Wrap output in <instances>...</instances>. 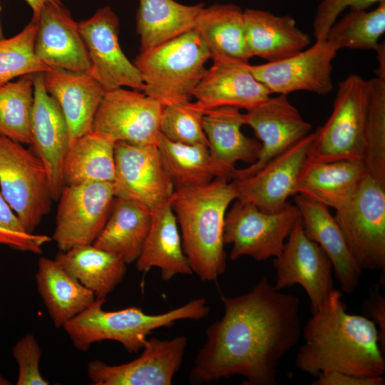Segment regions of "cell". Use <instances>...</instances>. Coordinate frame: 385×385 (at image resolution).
I'll return each instance as SVG.
<instances>
[{"label": "cell", "mask_w": 385, "mask_h": 385, "mask_svg": "<svg viewBox=\"0 0 385 385\" xmlns=\"http://www.w3.org/2000/svg\"><path fill=\"white\" fill-rule=\"evenodd\" d=\"M212 61L192 92L203 111L222 106L247 111L272 95L252 75L248 63L227 58Z\"/></svg>", "instance_id": "obj_21"}, {"label": "cell", "mask_w": 385, "mask_h": 385, "mask_svg": "<svg viewBox=\"0 0 385 385\" xmlns=\"http://www.w3.org/2000/svg\"><path fill=\"white\" fill-rule=\"evenodd\" d=\"M245 113L240 108L222 106L205 111L203 130L215 178L231 180L238 161L250 165L258 158L261 143L242 132Z\"/></svg>", "instance_id": "obj_22"}, {"label": "cell", "mask_w": 385, "mask_h": 385, "mask_svg": "<svg viewBox=\"0 0 385 385\" xmlns=\"http://www.w3.org/2000/svg\"><path fill=\"white\" fill-rule=\"evenodd\" d=\"M210 58L206 43L193 29L153 49L140 52L134 65L144 83L143 93L165 104L190 101Z\"/></svg>", "instance_id": "obj_5"}, {"label": "cell", "mask_w": 385, "mask_h": 385, "mask_svg": "<svg viewBox=\"0 0 385 385\" xmlns=\"http://www.w3.org/2000/svg\"><path fill=\"white\" fill-rule=\"evenodd\" d=\"M34 51L49 68L88 73L91 67L78 23L59 0L46 1L41 8Z\"/></svg>", "instance_id": "obj_20"}, {"label": "cell", "mask_w": 385, "mask_h": 385, "mask_svg": "<svg viewBox=\"0 0 385 385\" xmlns=\"http://www.w3.org/2000/svg\"><path fill=\"white\" fill-rule=\"evenodd\" d=\"M78 26L90 60L88 73L105 91L127 87L143 92L141 75L120 48L119 20L115 12L109 6L100 8L89 19L78 22Z\"/></svg>", "instance_id": "obj_14"}, {"label": "cell", "mask_w": 385, "mask_h": 385, "mask_svg": "<svg viewBox=\"0 0 385 385\" xmlns=\"http://www.w3.org/2000/svg\"><path fill=\"white\" fill-rule=\"evenodd\" d=\"M157 146L175 190L202 185L215 178L207 144H185L160 135Z\"/></svg>", "instance_id": "obj_34"}, {"label": "cell", "mask_w": 385, "mask_h": 385, "mask_svg": "<svg viewBox=\"0 0 385 385\" xmlns=\"http://www.w3.org/2000/svg\"><path fill=\"white\" fill-rule=\"evenodd\" d=\"M106 300L96 298L88 307L62 327L76 349L86 351L94 343L113 340L120 343L128 352L137 353L154 329L170 327L179 320L202 319L210 311L203 297L155 314L145 313L136 307L105 311L103 305Z\"/></svg>", "instance_id": "obj_4"}, {"label": "cell", "mask_w": 385, "mask_h": 385, "mask_svg": "<svg viewBox=\"0 0 385 385\" xmlns=\"http://www.w3.org/2000/svg\"><path fill=\"white\" fill-rule=\"evenodd\" d=\"M367 174L385 183V77L367 81V105L362 148Z\"/></svg>", "instance_id": "obj_35"}, {"label": "cell", "mask_w": 385, "mask_h": 385, "mask_svg": "<svg viewBox=\"0 0 385 385\" xmlns=\"http://www.w3.org/2000/svg\"><path fill=\"white\" fill-rule=\"evenodd\" d=\"M19 369L17 385H48L49 382L41 375L39 362L41 347L31 334L21 337L12 349Z\"/></svg>", "instance_id": "obj_41"}, {"label": "cell", "mask_w": 385, "mask_h": 385, "mask_svg": "<svg viewBox=\"0 0 385 385\" xmlns=\"http://www.w3.org/2000/svg\"><path fill=\"white\" fill-rule=\"evenodd\" d=\"M294 200L306 234L331 260L341 290L354 293L359 284L362 270L352 256L334 216L327 206L301 195H295Z\"/></svg>", "instance_id": "obj_24"}, {"label": "cell", "mask_w": 385, "mask_h": 385, "mask_svg": "<svg viewBox=\"0 0 385 385\" xmlns=\"http://www.w3.org/2000/svg\"><path fill=\"white\" fill-rule=\"evenodd\" d=\"M0 10H1V7H0ZM3 38H4V37L3 31L1 29V22H0V40Z\"/></svg>", "instance_id": "obj_47"}, {"label": "cell", "mask_w": 385, "mask_h": 385, "mask_svg": "<svg viewBox=\"0 0 385 385\" xmlns=\"http://www.w3.org/2000/svg\"><path fill=\"white\" fill-rule=\"evenodd\" d=\"M115 197L138 202L151 210L169 202L175 187L155 145L115 143Z\"/></svg>", "instance_id": "obj_12"}, {"label": "cell", "mask_w": 385, "mask_h": 385, "mask_svg": "<svg viewBox=\"0 0 385 385\" xmlns=\"http://www.w3.org/2000/svg\"><path fill=\"white\" fill-rule=\"evenodd\" d=\"M164 105L133 89L106 91L95 114L92 130L114 143L124 141L157 145Z\"/></svg>", "instance_id": "obj_11"}, {"label": "cell", "mask_w": 385, "mask_h": 385, "mask_svg": "<svg viewBox=\"0 0 385 385\" xmlns=\"http://www.w3.org/2000/svg\"><path fill=\"white\" fill-rule=\"evenodd\" d=\"M204 7L203 3L189 6L174 0H139L136 31L140 38V52L193 30Z\"/></svg>", "instance_id": "obj_31"}, {"label": "cell", "mask_w": 385, "mask_h": 385, "mask_svg": "<svg viewBox=\"0 0 385 385\" xmlns=\"http://www.w3.org/2000/svg\"><path fill=\"white\" fill-rule=\"evenodd\" d=\"M9 381L0 375V384H9Z\"/></svg>", "instance_id": "obj_46"}, {"label": "cell", "mask_w": 385, "mask_h": 385, "mask_svg": "<svg viewBox=\"0 0 385 385\" xmlns=\"http://www.w3.org/2000/svg\"><path fill=\"white\" fill-rule=\"evenodd\" d=\"M222 317L205 330L206 342L191 369L201 384L240 375L246 385H276L281 359L302 334L299 299L263 276L246 294H220Z\"/></svg>", "instance_id": "obj_1"}, {"label": "cell", "mask_w": 385, "mask_h": 385, "mask_svg": "<svg viewBox=\"0 0 385 385\" xmlns=\"http://www.w3.org/2000/svg\"><path fill=\"white\" fill-rule=\"evenodd\" d=\"M299 217L294 204L288 202L280 211L271 213L236 200L227 211L224 225L225 244L232 245L230 259L248 256L265 261L277 257Z\"/></svg>", "instance_id": "obj_9"}, {"label": "cell", "mask_w": 385, "mask_h": 385, "mask_svg": "<svg viewBox=\"0 0 385 385\" xmlns=\"http://www.w3.org/2000/svg\"><path fill=\"white\" fill-rule=\"evenodd\" d=\"M32 9V18L38 20L39 12L43 4L46 1H56L58 0H24Z\"/></svg>", "instance_id": "obj_45"}, {"label": "cell", "mask_w": 385, "mask_h": 385, "mask_svg": "<svg viewBox=\"0 0 385 385\" xmlns=\"http://www.w3.org/2000/svg\"><path fill=\"white\" fill-rule=\"evenodd\" d=\"M338 50L327 39L316 40L310 47L284 59L249 65L255 78L271 94L299 91L326 95L333 88L332 62Z\"/></svg>", "instance_id": "obj_17"}, {"label": "cell", "mask_w": 385, "mask_h": 385, "mask_svg": "<svg viewBox=\"0 0 385 385\" xmlns=\"http://www.w3.org/2000/svg\"><path fill=\"white\" fill-rule=\"evenodd\" d=\"M205 111L190 101L165 103L160 133L168 140L185 144H207L203 130Z\"/></svg>", "instance_id": "obj_39"}, {"label": "cell", "mask_w": 385, "mask_h": 385, "mask_svg": "<svg viewBox=\"0 0 385 385\" xmlns=\"http://www.w3.org/2000/svg\"><path fill=\"white\" fill-rule=\"evenodd\" d=\"M23 145L0 134V188L25 230L33 234L50 212L53 198L42 162Z\"/></svg>", "instance_id": "obj_6"}, {"label": "cell", "mask_w": 385, "mask_h": 385, "mask_svg": "<svg viewBox=\"0 0 385 385\" xmlns=\"http://www.w3.org/2000/svg\"><path fill=\"white\" fill-rule=\"evenodd\" d=\"M245 124L250 126L261 143L257 160L249 166L235 170L232 179L250 175L274 157L307 135L312 125L288 100L287 95L270 96L247 110Z\"/></svg>", "instance_id": "obj_18"}, {"label": "cell", "mask_w": 385, "mask_h": 385, "mask_svg": "<svg viewBox=\"0 0 385 385\" xmlns=\"http://www.w3.org/2000/svg\"><path fill=\"white\" fill-rule=\"evenodd\" d=\"M115 143L93 130L73 140L66 153L64 185L91 181L112 183L115 178Z\"/></svg>", "instance_id": "obj_33"}, {"label": "cell", "mask_w": 385, "mask_h": 385, "mask_svg": "<svg viewBox=\"0 0 385 385\" xmlns=\"http://www.w3.org/2000/svg\"><path fill=\"white\" fill-rule=\"evenodd\" d=\"M135 266L138 272L143 273L153 267L159 268L164 281H170L178 274H193L183 251L170 200L152 211L149 231Z\"/></svg>", "instance_id": "obj_27"}, {"label": "cell", "mask_w": 385, "mask_h": 385, "mask_svg": "<svg viewBox=\"0 0 385 385\" xmlns=\"http://www.w3.org/2000/svg\"><path fill=\"white\" fill-rule=\"evenodd\" d=\"M151 212L138 202L115 197L107 222L93 245L127 265L135 262L149 231Z\"/></svg>", "instance_id": "obj_28"}, {"label": "cell", "mask_w": 385, "mask_h": 385, "mask_svg": "<svg viewBox=\"0 0 385 385\" xmlns=\"http://www.w3.org/2000/svg\"><path fill=\"white\" fill-rule=\"evenodd\" d=\"M114 199L110 183L64 185L58 200L52 236L59 251L92 245L107 222Z\"/></svg>", "instance_id": "obj_10"}, {"label": "cell", "mask_w": 385, "mask_h": 385, "mask_svg": "<svg viewBox=\"0 0 385 385\" xmlns=\"http://www.w3.org/2000/svg\"><path fill=\"white\" fill-rule=\"evenodd\" d=\"M54 260L98 299H106L127 271V265L122 260L93 244L59 251Z\"/></svg>", "instance_id": "obj_32"}, {"label": "cell", "mask_w": 385, "mask_h": 385, "mask_svg": "<svg viewBox=\"0 0 385 385\" xmlns=\"http://www.w3.org/2000/svg\"><path fill=\"white\" fill-rule=\"evenodd\" d=\"M277 290L300 285L315 312L334 289L332 264L322 247L306 234L300 217L296 220L281 253L273 262Z\"/></svg>", "instance_id": "obj_13"}, {"label": "cell", "mask_w": 385, "mask_h": 385, "mask_svg": "<svg viewBox=\"0 0 385 385\" xmlns=\"http://www.w3.org/2000/svg\"><path fill=\"white\" fill-rule=\"evenodd\" d=\"M187 346L185 335L168 340L152 337L145 341L142 354L128 363L90 361L88 377L94 385H170L182 365Z\"/></svg>", "instance_id": "obj_16"}, {"label": "cell", "mask_w": 385, "mask_h": 385, "mask_svg": "<svg viewBox=\"0 0 385 385\" xmlns=\"http://www.w3.org/2000/svg\"><path fill=\"white\" fill-rule=\"evenodd\" d=\"M366 173L361 160L307 161L297 181L296 195L338 210L351 201Z\"/></svg>", "instance_id": "obj_25"}, {"label": "cell", "mask_w": 385, "mask_h": 385, "mask_svg": "<svg viewBox=\"0 0 385 385\" xmlns=\"http://www.w3.org/2000/svg\"><path fill=\"white\" fill-rule=\"evenodd\" d=\"M193 29L206 43L212 60L227 58L248 63L252 57L245 39L243 11L237 4L204 7Z\"/></svg>", "instance_id": "obj_30"}, {"label": "cell", "mask_w": 385, "mask_h": 385, "mask_svg": "<svg viewBox=\"0 0 385 385\" xmlns=\"http://www.w3.org/2000/svg\"><path fill=\"white\" fill-rule=\"evenodd\" d=\"M34 101L32 74L0 86V134L30 145Z\"/></svg>", "instance_id": "obj_37"}, {"label": "cell", "mask_w": 385, "mask_h": 385, "mask_svg": "<svg viewBox=\"0 0 385 385\" xmlns=\"http://www.w3.org/2000/svg\"><path fill=\"white\" fill-rule=\"evenodd\" d=\"M35 277L38 292L57 328L63 327L96 299L91 290L54 260L40 257Z\"/></svg>", "instance_id": "obj_29"}, {"label": "cell", "mask_w": 385, "mask_h": 385, "mask_svg": "<svg viewBox=\"0 0 385 385\" xmlns=\"http://www.w3.org/2000/svg\"><path fill=\"white\" fill-rule=\"evenodd\" d=\"M315 137L316 131L309 133L253 174L232 180L236 200L266 212L282 210L287 199L296 195L297 181Z\"/></svg>", "instance_id": "obj_15"}, {"label": "cell", "mask_w": 385, "mask_h": 385, "mask_svg": "<svg viewBox=\"0 0 385 385\" xmlns=\"http://www.w3.org/2000/svg\"><path fill=\"white\" fill-rule=\"evenodd\" d=\"M334 217L361 269L384 274L385 183L366 173L354 196Z\"/></svg>", "instance_id": "obj_8"}, {"label": "cell", "mask_w": 385, "mask_h": 385, "mask_svg": "<svg viewBox=\"0 0 385 385\" xmlns=\"http://www.w3.org/2000/svg\"><path fill=\"white\" fill-rule=\"evenodd\" d=\"M383 1L385 0H322L312 24L315 41L325 39L329 29L346 9L366 10Z\"/></svg>", "instance_id": "obj_42"}, {"label": "cell", "mask_w": 385, "mask_h": 385, "mask_svg": "<svg viewBox=\"0 0 385 385\" xmlns=\"http://www.w3.org/2000/svg\"><path fill=\"white\" fill-rule=\"evenodd\" d=\"M304 343L295 357L302 372L317 377L327 371L358 376L385 372L377 328L365 316L346 312L341 293L333 289L302 330Z\"/></svg>", "instance_id": "obj_2"}, {"label": "cell", "mask_w": 385, "mask_h": 385, "mask_svg": "<svg viewBox=\"0 0 385 385\" xmlns=\"http://www.w3.org/2000/svg\"><path fill=\"white\" fill-rule=\"evenodd\" d=\"M51 240L46 235L28 233L0 191V244L41 254L42 245Z\"/></svg>", "instance_id": "obj_40"}, {"label": "cell", "mask_w": 385, "mask_h": 385, "mask_svg": "<svg viewBox=\"0 0 385 385\" xmlns=\"http://www.w3.org/2000/svg\"><path fill=\"white\" fill-rule=\"evenodd\" d=\"M43 73L32 74L34 101L30 145L46 169L53 200L58 201L64 187L63 165L70 137L58 103L46 90Z\"/></svg>", "instance_id": "obj_19"}, {"label": "cell", "mask_w": 385, "mask_h": 385, "mask_svg": "<svg viewBox=\"0 0 385 385\" xmlns=\"http://www.w3.org/2000/svg\"><path fill=\"white\" fill-rule=\"evenodd\" d=\"M385 32V1L371 10H350L329 29L325 39L337 50L376 51Z\"/></svg>", "instance_id": "obj_36"}, {"label": "cell", "mask_w": 385, "mask_h": 385, "mask_svg": "<svg viewBox=\"0 0 385 385\" xmlns=\"http://www.w3.org/2000/svg\"><path fill=\"white\" fill-rule=\"evenodd\" d=\"M313 385H384L385 379L379 376H358L340 371H327L319 374Z\"/></svg>", "instance_id": "obj_44"}, {"label": "cell", "mask_w": 385, "mask_h": 385, "mask_svg": "<svg viewBox=\"0 0 385 385\" xmlns=\"http://www.w3.org/2000/svg\"><path fill=\"white\" fill-rule=\"evenodd\" d=\"M363 309L375 324L381 348L385 353V298L380 293L378 285L371 289L369 297L364 303Z\"/></svg>", "instance_id": "obj_43"}, {"label": "cell", "mask_w": 385, "mask_h": 385, "mask_svg": "<svg viewBox=\"0 0 385 385\" xmlns=\"http://www.w3.org/2000/svg\"><path fill=\"white\" fill-rule=\"evenodd\" d=\"M47 92L58 103L66 119L70 142L92 130L93 118L106 93L87 72L51 68L43 73Z\"/></svg>", "instance_id": "obj_23"}, {"label": "cell", "mask_w": 385, "mask_h": 385, "mask_svg": "<svg viewBox=\"0 0 385 385\" xmlns=\"http://www.w3.org/2000/svg\"><path fill=\"white\" fill-rule=\"evenodd\" d=\"M235 200L234 187L224 178L176 189L170 199L183 251L192 272L202 281H215L225 272V218Z\"/></svg>", "instance_id": "obj_3"}, {"label": "cell", "mask_w": 385, "mask_h": 385, "mask_svg": "<svg viewBox=\"0 0 385 385\" xmlns=\"http://www.w3.org/2000/svg\"><path fill=\"white\" fill-rule=\"evenodd\" d=\"M37 27L38 20L31 18L18 34L0 40V86L16 77L50 70L35 54Z\"/></svg>", "instance_id": "obj_38"}, {"label": "cell", "mask_w": 385, "mask_h": 385, "mask_svg": "<svg viewBox=\"0 0 385 385\" xmlns=\"http://www.w3.org/2000/svg\"><path fill=\"white\" fill-rule=\"evenodd\" d=\"M367 81L351 74L338 84L332 112L316 131L307 162L361 160Z\"/></svg>", "instance_id": "obj_7"}, {"label": "cell", "mask_w": 385, "mask_h": 385, "mask_svg": "<svg viewBox=\"0 0 385 385\" xmlns=\"http://www.w3.org/2000/svg\"><path fill=\"white\" fill-rule=\"evenodd\" d=\"M246 42L251 56L267 62L278 61L307 48L309 35L299 29L294 18L270 11L245 9L243 11Z\"/></svg>", "instance_id": "obj_26"}]
</instances>
